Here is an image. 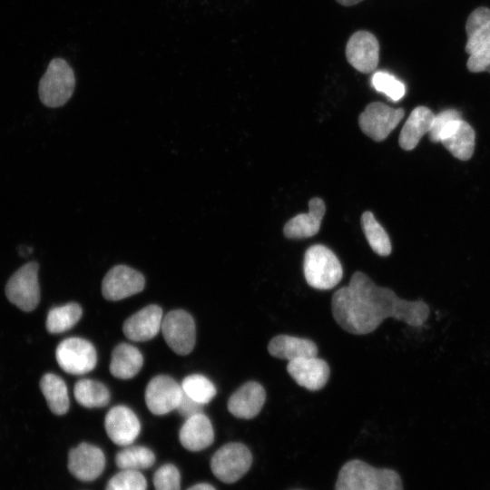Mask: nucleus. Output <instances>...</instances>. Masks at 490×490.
<instances>
[{"label":"nucleus","mask_w":490,"mask_h":490,"mask_svg":"<svg viewBox=\"0 0 490 490\" xmlns=\"http://www.w3.org/2000/svg\"><path fill=\"white\" fill-rule=\"evenodd\" d=\"M162 331L168 346L179 355H187L194 348L196 328L192 317L185 310L167 313L162 319Z\"/></svg>","instance_id":"8"},{"label":"nucleus","mask_w":490,"mask_h":490,"mask_svg":"<svg viewBox=\"0 0 490 490\" xmlns=\"http://www.w3.org/2000/svg\"><path fill=\"white\" fill-rule=\"evenodd\" d=\"M293 490H301V489H293Z\"/></svg>","instance_id":"40"},{"label":"nucleus","mask_w":490,"mask_h":490,"mask_svg":"<svg viewBox=\"0 0 490 490\" xmlns=\"http://www.w3.org/2000/svg\"><path fill=\"white\" fill-rule=\"evenodd\" d=\"M466 53L469 55L490 40V8L479 6L467 17L466 23Z\"/></svg>","instance_id":"24"},{"label":"nucleus","mask_w":490,"mask_h":490,"mask_svg":"<svg viewBox=\"0 0 490 490\" xmlns=\"http://www.w3.org/2000/svg\"><path fill=\"white\" fill-rule=\"evenodd\" d=\"M435 114L425 106L416 107L406 121L399 134L398 143L406 151L413 150L420 139L428 133Z\"/></svg>","instance_id":"22"},{"label":"nucleus","mask_w":490,"mask_h":490,"mask_svg":"<svg viewBox=\"0 0 490 490\" xmlns=\"http://www.w3.org/2000/svg\"><path fill=\"white\" fill-rule=\"evenodd\" d=\"M55 358L60 368L66 373L83 375L92 371L97 362L93 344L82 338H68L59 343Z\"/></svg>","instance_id":"6"},{"label":"nucleus","mask_w":490,"mask_h":490,"mask_svg":"<svg viewBox=\"0 0 490 490\" xmlns=\"http://www.w3.org/2000/svg\"><path fill=\"white\" fill-rule=\"evenodd\" d=\"M40 388L50 410L58 416L69 409V396L65 382L53 373L44 374L40 380Z\"/></svg>","instance_id":"25"},{"label":"nucleus","mask_w":490,"mask_h":490,"mask_svg":"<svg viewBox=\"0 0 490 490\" xmlns=\"http://www.w3.org/2000/svg\"><path fill=\"white\" fill-rule=\"evenodd\" d=\"M380 490H403L400 475L395 470L379 468Z\"/></svg>","instance_id":"36"},{"label":"nucleus","mask_w":490,"mask_h":490,"mask_svg":"<svg viewBox=\"0 0 490 490\" xmlns=\"http://www.w3.org/2000/svg\"><path fill=\"white\" fill-rule=\"evenodd\" d=\"M466 67L472 73L487 72L490 74V40L469 54Z\"/></svg>","instance_id":"34"},{"label":"nucleus","mask_w":490,"mask_h":490,"mask_svg":"<svg viewBox=\"0 0 490 490\" xmlns=\"http://www.w3.org/2000/svg\"><path fill=\"white\" fill-rule=\"evenodd\" d=\"M74 395L81 406L88 408L105 407L111 397L106 386L88 378L80 379L75 383Z\"/></svg>","instance_id":"26"},{"label":"nucleus","mask_w":490,"mask_h":490,"mask_svg":"<svg viewBox=\"0 0 490 490\" xmlns=\"http://www.w3.org/2000/svg\"><path fill=\"white\" fill-rule=\"evenodd\" d=\"M82 308L77 303H67L54 307L46 318V329L51 334H59L72 328L81 318Z\"/></svg>","instance_id":"27"},{"label":"nucleus","mask_w":490,"mask_h":490,"mask_svg":"<svg viewBox=\"0 0 490 490\" xmlns=\"http://www.w3.org/2000/svg\"><path fill=\"white\" fill-rule=\"evenodd\" d=\"M345 54L352 67L362 74L376 70L379 62V43L370 32L359 30L348 39Z\"/></svg>","instance_id":"10"},{"label":"nucleus","mask_w":490,"mask_h":490,"mask_svg":"<svg viewBox=\"0 0 490 490\" xmlns=\"http://www.w3.org/2000/svg\"><path fill=\"white\" fill-rule=\"evenodd\" d=\"M335 490H380L379 468L362 460H350L340 468Z\"/></svg>","instance_id":"12"},{"label":"nucleus","mask_w":490,"mask_h":490,"mask_svg":"<svg viewBox=\"0 0 490 490\" xmlns=\"http://www.w3.org/2000/svg\"><path fill=\"white\" fill-rule=\"evenodd\" d=\"M75 87L74 70L63 58H54L40 79L38 93L43 104L50 108L64 105Z\"/></svg>","instance_id":"3"},{"label":"nucleus","mask_w":490,"mask_h":490,"mask_svg":"<svg viewBox=\"0 0 490 490\" xmlns=\"http://www.w3.org/2000/svg\"><path fill=\"white\" fill-rule=\"evenodd\" d=\"M152 480L155 490H180L181 488L180 472L172 464L159 467L154 473Z\"/></svg>","instance_id":"33"},{"label":"nucleus","mask_w":490,"mask_h":490,"mask_svg":"<svg viewBox=\"0 0 490 490\" xmlns=\"http://www.w3.org/2000/svg\"><path fill=\"white\" fill-rule=\"evenodd\" d=\"M155 462L153 452L142 446H127L115 456L121 470L140 471L151 467Z\"/></svg>","instance_id":"29"},{"label":"nucleus","mask_w":490,"mask_h":490,"mask_svg":"<svg viewBox=\"0 0 490 490\" xmlns=\"http://www.w3.org/2000/svg\"><path fill=\"white\" fill-rule=\"evenodd\" d=\"M475 134L472 126L460 119L451 122L440 135V142L451 154L462 161L469 160L475 151Z\"/></svg>","instance_id":"18"},{"label":"nucleus","mask_w":490,"mask_h":490,"mask_svg":"<svg viewBox=\"0 0 490 490\" xmlns=\"http://www.w3.org/2000/svg\"><path fill=\"white\" fill-rule=\"evenodd\" d=\"M203 405L196 402L182 392L181 401L176 410L185 418L201 413Z\"/></svg>","instance_id":"37"},{"label":"nucleus","mask_w":490,"mask_h":490,"mask_svg":"<svg viewBox=\"0 0 490 490\" xmlns=\"http://www.w3.org/2000/svg\"><path fill=\"white\" fill-rule=\"evenodd\" d=\"M182 396V389L172 377L159 375L152 377L145 389V402L149 410L158 416L176 409Z\"/></svg>","instance_id":"11"},{"label":"nucleus","mask_w":490,"mask_h":490,"mask_svg":"<svg viewBox=\"0 0 490 490\" xmlns=\"http://www.w3.org/2000/svg\"><path fill=\"white\" fill-rule=\"evenodd\" d=\"M144 285L141 272L126 265H116L104 276L102 292L106 299L116 301L141 292Z\"/></svg>","instance_id":"9"},{"label":"nucleus","mask_w":490,"mask_h":490,"mask_svg":"<svg viewBox=\"0 0 490 490\" xmlns=\"http://www.w3.org/2000/svg\"><path fill=\"white\" fill-rule=\"evenodd\" d=\"M461 118V113L455 109H447L435 115L431 129L428 132L431 142H439L440 135L446 127L453 121Z\"/></svg>","instance_id":"35"},{"label":"nucleus","mask_w":490,"mask_h":490,"mask_svg":"<svg viewBox=\"0 0 490 490\" xmlns=\"http://www.w3.org/2000/svg\"><path fill=\"white\" fill-rule=\"evenodd\" d=\"M182 392L196 402L205 405L216 395L214 384L200 374L190 375L181 384Z\"/></svg>","instance_id":"30"},{"label":"nucleus","mask_w":490,"mask_h":490,"mask_svg":"<svg viewBox=\"0 0 490 490\" xmlns=\"http://www.w3.org/2000/svg\"><path fill=\"white\" fill-rule=\"evenodd\" d=\"M404 110L374 102L359 114L358 124L362 132L376 142L384 141L404 117Z\"/></svg>","instance_id":"7"},{"label":"nucleus","mask_w":490,"mask_h":490,"mask_svg":"<svg viewBox=\"0 0 490 490\" xmlns=\"http://www.w3.org/2000/svg\"><path fill=\"white\" fill-rule=\"evenodd\" d=\"M147 482L140 471L121 470L107 483L105 490H146Z\"/></svg>","instance_id":"32"},{"label":"nucleus","mask_w":490,"mask_h":490,"mask_svg":"<svg viewBox=\"0 0 490 490\" xmlns=\"http://www.w3.org/2000/svg\"><path fill=\"white\" fill-rule=\"evenodd\" d=\"M309 212L290 219L284 226L283 233L289 239H305L316 235L325 214L323 200L315 197L309 202Z\"/></svg>","instance_id":"19"},{"label":"nucleus","mask_w":490,"mask_h":490,"mask_svg":"<svg viewBox=\"0 0 490 490\" xmlns=\"http://www.w3.org/2000/svg\"><path fill=\"white\" fill-rule=\"evenodd\" d=\"M187 490H216L214 486L207 483H200L188 488Z\"/></svg>","instance_id":"38"},{"label":"nucleus","mask_w":490,"mask_h":490,"mask_svg":"<svg viewBox=\"0 0 490 490\" xmlns=\"http://www.w3.org/2000/svg\"><path fill=\"white\" fill-rule=\"evenodd\" d=\"M252 455L243 444L231 442L219 448L211 459V469L221 482L232 484L250 468Z\"/></svg>","instance_id":"5"},{"label":"nucleus","mask_w":490,"mask_h":490,"mask_svg":"<svg viewBox=\"0 0 490 490\" xmlns=\"http://www.w3.org/2000/svg\"><path fill=\"white\" fill-rule=\"evenodd\" d=\"M361 226L371 249L379 256H388L392 250L389 237L371 211L362 214Z\"/></svg>","instance_id":"28"},{"label":"nucleus","mask_w":490,"mask_h":490,"mask_svg":"<svg viewBox=\"0 0 490 490\" xmlns=\"http://www.w3.org/2000/svg\"><path fill=\"white\" fill-rule=\"evenodd\" d=\"M162 310L157 305H149L129 317L123 323L122 330L132 341H147L154 338L162 329Z\"/></svg>","instance_id":"16"},{"label":"nucleus","mask_w":490,"mask_h":490,"mask_svg":"<svg viewBox=\"0 0 490 490\" xmlns=\"http://www.w3.org/2000/svg\"><path fill=\"white\" fill-rule=\"evenodd\" d=\"M371 83L376 91L386 94L394 102L399 101L405 95V84L395 75L387 72H375L372 75Z\"/></svg>","instance_id":"31"},{"label":"nucleus","mask_w":490,"mask_h":490,"mask_svg":"<svg viewBox=\"0 0 490 490\" xmlns=\"http://www.w3.org/2000/svg\"><path fill=\"white\" fill-rule=\"evenodd\" d=\"M182 446L190 451H201L214 440V431L209 417L202 413L186 418L179 433Z\"/></svg>","instance_id":"20"},{"label":"nucleus","mask_w":490,"mask_h":490,"mask_svg":"<svg viewBox=\"0 0 490 490\" xmlns=\"http://www.w3.org/2000/svg\"><path fill=\"white\" fill-rule=\"evenodd\" d=\"M105 431L116 445H132L141 431V424L134 412L125 406L112 407L104 418Z\"/></svg>","instance_id":"13"},{"label":"nucleus","mask_w":490,"mask_h":490,"mask_svg":"<svg viewBox=\"0 0 490 490\" xmlns=\"http://www.w3.org/2000/svg\"><path fill=\"white\" fill-rule=\"evenodd\" d=\"M303 271L308 284L322 290L333 289L343 276L342 266L337 256L321 244L313 245L306 250Z\"/></svg>","instance_id":"2"},{"label":"nucleus","mask_w":490,"mask_h":490,"mask_svg":"<svg viewBox=\"0 0 490 490\" xmlns=\"http://www.w3.org/2000/svg\"><path fill=\"white\" fill-rule=\"evenodd\" d=\"M338 4L344 6H352L355 5L363 0H336Z\"/></svg>","instance_id":"39"},{"label":"nucleus","mask_w":490,"mask_h":490,"mask_svg":"<svg viewBox=\"0 0 490 490\" xmlns=\"http://www.w3.org/2000/svg\"><path fill=\"white\" fill-rule=\"evenodd\" d=\"M287 371L299 386L311 391L324 387L330 373L328 363L317 356L289 361Z\"/></svg>","instance_id":"15"},{"label":"nucleus","mask_w":490,"mask_h":490,"mask_svg":"<svg viewBox=\"0 0 490 490\" xmlns=\"http://www.w3.org/2000/svg\"><path fill=\"white\" fill-rule=\"evenodd\" d=\"M143 364L140 350L128 343L115 347L110 363L111 374L120 379H129L137 375Z\"/></svg>","instance_id":"23"},{"label":"nucleus","mask_w":490,"mask_h":490,"mask_svg":"<svg viewBox=\"0 0 490 490\" xmlns=\"http://www.w3.org/2000/svg\"><path fill=\"white\" fill-rule=\"evenodd\" d=\"M331 310L336 322L355 335L374 331L387 318L419 327L430 312L423 299H400L394 290L376 285L361 271H356L348 285L333 294Z\"/></svg>","instance_id":"1"},{"label":"nucleus","mask_w":490,"mask_h":490,"mask_svg":"<svg viewBox=\"0 0 490 490\" xmlns=\"http://www.w3.org/2000/svg\"><path fill=\"white\" fill-rule=\"evenodd\" d=\"M38 270V263L30 261L19 268L5 285L7 299L23 311L30 312L39 304Z\"/></svg>","instance_id":"4"},{"label":"nucleus","mask_w":490,"mask_h":490,"mask_svg":"<svg viewBox=\"0 0 490 490\" xmlns=\"http://www.w3.org/2000/svg\"><path fill=\"white\" fill-rule=\"evenodd\" d=\"M265 400L264 387L256 381H249L230 396L228 410L238 418L251 419L260 412Z\"/></svg>","instance_id":"17"},{"label":"nucleus","mask_w":490,"mask_h":490,"mask_svg":"<svg viewBox=\"0 0 490 490\" xmlns=\"http://www.w3.org/2000/svg\"><path fill=\"white\" fill-rule=\"evenodd\" d=\"M67 466L70 473L77 479L93 481L103 473L105 456L99 447L81 443L69 452Z\"/></svg>","instance_id":"14"},{"label":"nucleus","mask_w":490,"mask_h":490,"mask_svg":"<svg viewBox=\"0 0 490 490\" xmlns=\"http://www.w3.org/2000/svg\"><path fill=\"white\" fill-rule=\"evenodd\" d=\"M268 351L272 357L289 362L302 358L316 357L318 347L308 338L278 335L269 342Z\"/></svg>","instance_id":"21"}]
</instances>
